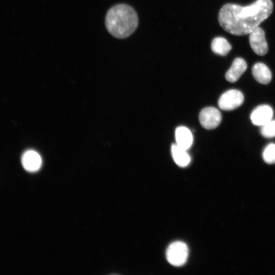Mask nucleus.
<instances>
[{"label": "nucleus", "instance_id": "1", "mask_svg": "<svg viewBox=\"0 0 275 275\" xmlns=\"http://www.w3.org/2000/svg\"><path fill=\"white\" fill-rule=\"evenodd\" d=\"M272 10L271 0H256L246 6L226 4L219 11L218 21L227 32L236 36L246 35L266 19Z\"/></svg>", "mask_w": 275, "mask_h": 275}, {"label": "nucleus", "instance_id": "2", "mask_svg": "<svg viewBox=\"0 0 275 275\" xmlns=\"http://www.w3.org/2000/svg\"><path fill=\"white\" fill-rule=\"evenodd\" d=\"M105 26L114 37L123 39L131 35L138 25V17L135 10L126 4H118L112 7L105 17Z\"/></svg>", "mask_w": 275, "mask_h": 275}, {"label": "nucleus", "instance_id": "3", "mask_svg": "<svg viewBox=\"0 0 275 275\" xmlns=\"http://www.w3.org/2000/svg\"><path fill=\"white\" fill-rule=\"evenodd\" d=\"M188 255V249L183 242L175 241L168 246L166 256L168 262L175 266L183 265L186 261Z\"/></svg>", "mask_w": 275, "mask_h": 275}, {"label": "nucleus", "instance_id": "4", "mask_svg": "<svg viewBox=\"0 0 275 275\" xmlns=\"http://www.w3.org/2000/svg\"><path fill=\"white\" fill-rule=\"evenodd\" d=\"M243 100V95L240 91L231 89L226 91L221 96L218 104L222 109L231 111L240 106Z\"/></svg>", "mask_w": 275, "mask_h": 275}, {"label": "nucleus", "instance_id": "5", "mask_svg": "<svg viewBox=\"0 0 275 275\" xmlns=\"http://www.w3.org/2000/svg\"><path fill=\"white\" fill-rule=\"evenodd\" d=\"M201 125L206 129L217 127L222 121V115L218 109L214 107H207L200 112L199 116Z\"/></svg>", "mask_w": 275, "mask_h": 275}, {"label": "nucleus", "instance_id": "6", "mask_svg": "<svg viewBox=\"0 0 275 275\" xmlns=\"http://www.w3.org/2000/svg\"><path fill=\"white\" fill-rule=\"evenodd\" d=\"M249 41L251 48L257 54L264 56L267 52L265 32L260 27L258 26L250 34Z\"/></svg>", "mask_w": 275, "mask_h": 275}, {"label": "nucleus", "instance_id": "7", "mask_svg": "<svg viewBox=\"0 0 275 275\" xmlns=\"http://www.w3.org/2000/svg\"><path fill=\"white\" fill-rule=\"evenodd\" d=\"M273 116V110L268 105H260L252 111L250 119L255 125L263 126L270 121Z\"/></svg>", "mask_w": 275, "mask_h": 275}, {"label": "nucleus", "instance_id": "8", "mask_svg": "<svg viewBox=\"0 0 275 275\" xmlns=\"http://www.w3.org/2000/svg\"><path fill=\"white\" fill-rule=\"evenodd\" d=\"M21 163L26 171L34 172L40 168L42 164V159L37 152L33 150H29L22 154Z\"/></svg>", "mask_w": 275, "mask_h": 275}, {"label": "nucleus", "instance_id": "9", "mask_svg": "<svg viewBox=\"0 0 275 275\" xmlns=\"http://www.w3.org/2000/svg\"><path fill=\"white\" fill-rule=\"evenodd\" d=\"M246 68L247 64L244 59L241 58L235 59L231 66L226 73V79L231 82L236 81Z\"/></svg>", "mask_w": 275, "mask_h": 275}, {"label": "nucleus", "instance_id": "10", "mask_svg": "<svg viewBox=\"0 0 275 275\" xmlns=\"http://www.w3.org/2000/svg\"><path fill=\"white\" fill-rule=\"evenodd\" d=\"M176 144L179 147L187 150L191 146L193 137L191 131L183 126L178 127L175 130Z\"/></svg>", "mask_w": 275, "mask_h": 275}, {"label": "nucleus", "instance_id": "11", "mask_svg": "<svg viewBox=\"0 0 275 275\" xmlns=\"http://www.w3.org/2000/svg\"><path fill=\"white\" fill-rule=\"evenodd\" d=\"M252 74L255 79L262 84H268L272 77L270 70L262 63H257L253 66Z\"/></svg>", "mask_w": 275, "mask_h": 275}, {"label": "nucleus", "instance_id": "12", "mask_svg": "<svg viewBox=\"0 0 275 275\" xmlns=\"http://www.w3.org/2000/svg\"><path fill=\"white\" fill-rule=\"evenodd\" d=\"M186 150L176 144H173L171 147L172 157L174 161L178 166L182 168L187 166L190 162V157Z\"/></svg>", "mask_w": 275, "mask_h": 275}, {"label": "nucleus", "instance_id": "13", "mask_svg": "<svg viewBox=\"0 0 275 275\" xmlns=\"http://www.w3.org/2000/svg\"><path fill=\"white\" fill-rule=\"evenodd\" d=\"M211 48L212 51L215 54L226 56L232 49V46L225 38L217 37L213 39Z\"/></svg>", "mask_w": 275, "mask_h": 275}, {"label": "nucleus", "instance_id": "14", "mask_svg": "<svg viewBox=\"0 0 275 275\" xmlns=\"http://www.w3.org/2000/svg\"><path fill=\"white\" fill-rule=\"evenodd\" d=\"M262 156L267 163H275V144L270 143L266 146L263 151Z\"/></svg>", "mask_w": 275, "mask_h": 275}, {"label": "nucleus", "instance_id": "15", "mask_svg": "<svg viewBox=\"0 0 275 275\" xmlns=\"http://www.w3.org/2000/svg\"><path fill=\"white\" fill-rule=\"evenodd\" d=\"M261 134L265 138L275 136V120H270L261 126Z\"/></svg>", "mask_w": 275, "mask_h": 275}]
</instances>
